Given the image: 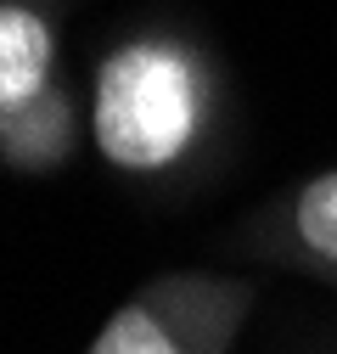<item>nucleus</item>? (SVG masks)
Returning a JSON list of instances; mask_svg holds the SVG:
<instances>
[{"label": "nucleus", "instance_id": "nucleus-1", "mask_svg": "<svg viewBox=\"0 0 337 354\" xmlns=\"http://www.w3.org/2000/svg\"><path fill=\"white\" fill-rule=\"evenodd\" d=\"M220 79L186 34L135 28L113 39L90 79L84 129L118 174H175L214 129Z\"/></svg>", "mask_w": 337, "mask_h": 354}, {"label": "nucleus", "instance_id": "nucleus-2", "mask_svg": "<svg viewBox=\"0 0 337 354\" xmlns=\"http://www.w3.org/2000/svg\"><path fill=\"white\" fill-rule=\"evenodd\" d=\"M259 287L236 270H163L141 281L84 354H236Z\"/></svg>", "mask_w": 337, "mask_h": 354}, {"label": "nucleus", "instance_id": "nucleus-3", "mask_svg": "<svg viewBox=\"0 0 337 354\" xmlns=\"http://www.w3.org/2000/svg\"><path fill=\"white\" fill-rule=\"evenodd\" d=\"M225 248L247 264H264V270H287V276L337 287V163L264 197L225 236Z\"/></svg>", "mask_w": 337, "mask_h": 354}, {"label": "nucleus", "instance_id": "nucleus-4", "mask_svg": "<svg viewBox=\"0 0 337 354\" xmlns=\"http://www.w3.org/2000/svg\"><path fill=\"white\" fill-rule=\"evenodd\" d=\"M62 91L57 0H0V124Z\"/></svg>", "mask_w": 337, "mask_h": 354}, {"label": "nucleus", "instance_id": "nucleus-5", "mask_svg": "<svg viewBox=\"0 0 337 354\" xmlns=\"http://www.w3.org/2000/svg\"><path fill=\"white\" fill-rule=\"evenodd\" d=\"M79 107L68 91L46 96L39 107L17 113L12 124H0V163L17 169V174H57L73 147H79Z\"/></svg>", "mask_w": 337, "mask_h": 354}]
</instances>
